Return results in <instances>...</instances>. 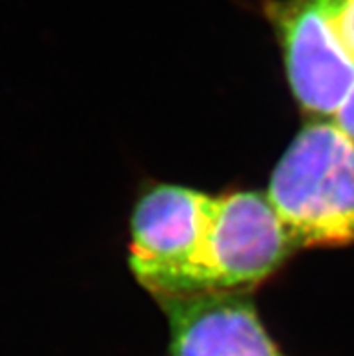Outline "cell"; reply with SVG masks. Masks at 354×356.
Listing matches in <instances>:
<instances>
[{"mask_svg":"<svg viewBox=\"0 0 354 356\" xmlns=\"http://www.w3.org/2000/svg\"><path fill=\"white\" fill-rule=\"evenodd\" d=\"M268 199L296 248L354 241V141L332 122L305 125L275 167Z\"/></svg>","mask_w":354,"mask_h":356,"instance_id":"1","label":"cell"},{"mask_svg":"<svg viewBox=\"0 0 354 356\" xmlns=\"http://www.w3.org/2000/svg\"><path fill=\"white\" fill-rule=\"evenodd\" d=\"M216 197L177 185H159L139 199L132 213L130 268L159 300L198 252Z\"/></svg>","mask_w":354,"mask_h":356,"instance_id":"4","label":"cell"},{"mask_svg":"<svg viewBox=\"0 0 354 356\" xmlns=\"http://www.w3.org/2000/svg\"><path fill=\"white\" fill-rule=\"evenodd\" d=\"M295 248L268 195H219L198 252L165 298L248 289L271 275Z\"/></svg>","mask_w":354,"mask_h":356,"instance_id":"2","label":"cell"},{"mask_svg":"<svg viewBox=\"0 0 354 356\" xmlns=\"http://www.w3.org/2000/svg\"><path fill=\"white\" fill-rule=\"evenodd\" d=\"M337 27L341 40L354 56V0H340L337 11Z\"/></svg>","mask_w":354,"mask_h":356,"instance_id":"6","label":"cell"},{"mask_svg":"<svg viewBox=\"0 0 354 356\" xmlns=\"http://www.w3.org/2000/svg\"><path fill=\"white\" fill-rule=\"evenodd\" d=\"M335 125L340 129L341 132H346L351 140L354 141V86L351 87L349 95L346 96V99L341 102L340 108L335 114Z\"/></svg>","mask_w":354,"mask_h":356,"instance_id":"7","label":"cell"},{"mask_svg":"<svg viewBox=\"0 0 354 356\" xmlns=\"http://www.w3.org/2000/svg\"><path fill=\"white\" fill-rule=\"evenodd\" d=\"M340 0H282L269 17L282 44L293 95L305 113L337 114L354 86V56L337 27Z\"/></svg>","mask_w":354,"mask_h":356,"instance_id":"3","label":"cell"},{"mask_svg":"<svg viewBox=\"0 0 354 356\" xmlns=\"http://www.w3.org/2000/svg\"><path fill=\"white\" fill-rule=\"evenodd\" d=\"M170 356H286L241 291L161 300Z\"/></svg>","mask_w":354,"mask_h":356,"instance_id":"5","label":"cell"}]
</instances>
